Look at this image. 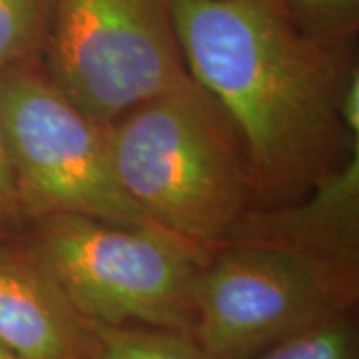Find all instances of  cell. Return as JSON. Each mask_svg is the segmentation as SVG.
<instances>
[{"label": "cell", "instance_id": "obj_10", "mask_svg": "<svg viewBox=\"0 0 359 359\" xmlns=\"http://www.w3.org/2000/svg\"><path fill=\"white\" fill-rule=\"evenodd\" d=\"M50 0H0V72L42 52Z\"/></svg>", "mask_w": 359, "mask_h": 359}, {"label": "cell", "instance_id": "obj_9", "mask_svg": "<svg viewBox=\"0 0 359 359\" xmlns=\"http://www.w3.org/2000/svg\"><path fill=\"white\" fill-rule=\"evenodd\" d=\"M88 323L96 337V359H208L190 332Z\"/></svg>", "mask_w": 359, "mask_h": 359}, {"label": "cell", "instance_id": "obj_3", "mask_svg": "<svg viewBox=\"0 0 359 359\" xmlns=\"http://www.w3.org/2000/svg\"><path fill=\"white\" fill-rule=\"evenodd\" d=\"M28 252L86 321L190 332L198 280L216 248L158 226L82 216L30 222Z\"/></svg>", "mask_w": 359, "mask_h": 359}, {"label": "cell", "instance_id": "obj_5", "mask_svg": "<svg viewBox=\"0 0 359 359\" xmlns=\"http://www.w3.org/2000/svg\"><path fill=\"white\" fill-rule=\"evenodd\" d=\"M174 0H50L44 72L104 128L192 80Z\"/></svg>", "mask_w": 359, "mask_h": 359}, {"label": "cell", "instance_id": "obj_6", "mask_svg": "<svg viewBox=\"0 0 359 359\" xmlns=\"http://www.w3.org/2000/svg\"><path fill=\"white\" fill-rule=\"evenodd\" d=\"M359 273L257 244L216 248L198 280L190 334L208 359H250L351 313Z\"/></svg>", "mask_w": 359, "mask_h": 359}, {"label": "cell", "instance_id": "obj_13", "mask_svg": "<svg viewBox=\"0 0 359 359\" xmlns=\"http://www.w3.org/2000/svg\"><path fill=\"white\" fill-rule=\"evenodd\" d=\"M339 118L347 136L359 142V74L358 70H349L346 84L339 96Z\"/></svg>", "mask_w": 359, "mask_h": 359}, {"label": "cell", "instance_id": "obj_7", "mask_svg": "<svg viewBox=\"0 0 359 359\" xmlns=\"http://www.w3.org/2000/svg\"><path fill=\"white\" fill-rule=\"evenodd\" d=\"M226 244L282 248L359 273V150L294 202L252 208Z\"/></svg>", "mask_w": 359, "mask_h": 359}, {"label": "cell", "instance_id": "obj_8", "mask_svg": "<svg viewBox=\"0 0 359 359\" xmlns=\"http://www.w3.org/2000/svg\"><path fill=\"white\" fill-rule=\"evenodd\" d=\"M0 344L22 359H96L90 323L28 248H0Z\"/></svg>", "mask_w": 359, "mask_h": 359}, {"label": "cell", "instance_id": "obj_1", "mask_svg": "<svg viewBox=\"0 0 359 359\" xmlns=\"http://www.w3.org/2000/svg\"><path fill=\"white\" fill-rule=\"evenodd\" d=\"M172 13L186 68L236 134L259 208L302 198L359 150L339 118L349 70L287 0H174Z\"/></svg>", "mask_w": 359, "mask_h": 359}, {"label": "cell", "instance_id": "obj_16", "mask_svg": "<svg viewBox=\"0 0 359 359\" xmlns=\"http://www.w3.org/2000/svg\"><path fill=\"white\" fill-rule=\"evenodd\" d=\"M4 231H6V228H4V226H0V240H2V236H4Z\"/></svg>", "mask_w": 359, "mask_h": 359}, {"label": "cell", "instance_id": "obj_2", "mask_svg": "<svg viewBox=\"0 0 359 359\" xmlns=\"http://www.w3.org/2000/svg\"><path fill=\"white\" fill-rule=\"evenodd\" d=\"M108 140L120 188L152 226L219 248L256 208L236 134L194 78L118 118Z\"/></svg>", "mask_w": 359, "mask_h": 359}, {"label": "cell", "instance_id": "obj_4", "mask_svg": "<svg viewBox=\"0 0 359 359\" xmlns=\"http://www.w3.org/2000/svg\"><path fill=\"white\" fill-rule=\"evenodd\" d=\"M0 124L26 224L82 216L152 226L116 180L108 128L70 102L42 66L0 72Z\"/></svg>", "mask_w": 359, "mask_h": 359}, {"label": "cell", "instance_id": "obj_12", "mask_svg": "<svg viewBox=\"0 0 359 359\" xmlns=\"http://www.w3.org/2000/svg\"><path fill=\"white\" fill-rule=\"evenodd\" d=\"M26 219L22 214V205L18 198V188L14 180L11 156L6 150V140L0 124V226L6 230H20L25 228Z\"/></svg>", "mask_w": 359, "mask_h": 359}, {"label": "cell", "instance_id": "obj_15", "mask_svg": "<svg viewBox=\"0 0 359 359\" xmlns=\"http://www.w3.org/2000/svg\"><path fill=\"white\" fill-rule=\"evenodd\" d=\"M0 359H22V358H18L14 351H11L8 347H4L2 344H0Z\"/></svg>", "mask_w": 359, "mask_h": 359}, {"label": "cell", "instance_id": "obj_11", "mask_svg": "<svg viewBox=\"0 0 359 359\" xmlns=\"http://www.w3.org/2000/svg\"><path fill=\"white\" fill-rule=\"evenodd\" d=\"M250 359H359V330L353 313L313 325Z\"/></svg>", "mask_w": 359, "mask_h": 359}, {"label": "cell", "instance_id": "obj_14", "mask_svg": "<svg viewBox=\"0 0 359 359\" xmlns=\"http://www.w3.org/2000/svg\"><path fill=\"white\" fill-rule=\"evenodd\" d=\"M299 11L323 20H337L341 16H349L355 11L358 0H295Z\"/></svg>", "mask_w": 359, "mask_h": 359}]
</instances>
